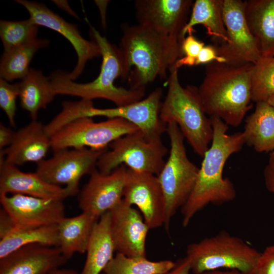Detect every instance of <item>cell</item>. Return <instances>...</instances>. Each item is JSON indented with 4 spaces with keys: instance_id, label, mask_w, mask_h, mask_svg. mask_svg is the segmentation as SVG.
Here are the masks:
<instances>
[{
    "instance_id": "cell-39",
    "label": "cell",
    "mask_w": 274,
    "mask_h": 274,
    "mask_svg": "<svg viewBox=\"0 0 274 274\" xmlns=\"http://www.w3.org/2000/svg\"><path fill=\"white\" fill-rule=\"evenodd\" d=\"M16 132L11 128L5 126L3 124H0V149L8 147L12 143Z\"/></svg>"
},
{
    "instance_id": "cell-33",
    "label": "cell",
    "mask_w": 274,
    "mask_h": 274,
    "mask_svg": "<svg viewBox=\"0 0 274 274\" xmlns=\"http://www.w3.org/2000/svg\"><path fill=\"white\" fill-rule=\"evenodd\" d=\"M19 96V84H10L0 79V107L6 114L10 125L16 126V99Z\"/></svg>"
},
{
    "instance_id": "cell-10",
    "label": "cell",
    "mask_w": 274,
    "mask_h": 274,
    "mask_svg": "<svg viewBox=\"0 0 274 274\" xmlns=\"http://www.w3.org/2000/svg\"><path fill=\"white\" fill-rule=\"evenodd\" d=\"M106 150L84 148L54 151L52 157L37 163L36 172L49 184L65 185L73 196L79 192L81 179L97 168L98 160Z\"/></svg>"
},
{
    "instance_id": "cell-11",
    "label": "cell",
    "mask_w": 274,
    "mask_h": 274,
    "mask_svg": "<svg viewBox=\"0 0 274 274\" xmlns=\"http://www.w3.org/2000/svg\"><path fill=\"white\" fill-rule=\"evenodd\" d=\"M222 14L227 41L214 45L218 55L233 64L255 63L262 56L246 20L245 1L223 0Z\"/></svg>"
},
{
    "instance_id": "cell-38",
    "label": "cell",
    "mask_w": 274,
    "mask_h": 274,
    "mask_svg": "<svg viewBox=\"0 0 274 274\" xmlns=\"http://www.w3.org/2000/svg\"><path fill=\"white\" fill-rule=\"evenodd\" d=\"M15 227L7 212L2 208L0 211V238L5 236Z\"/></svg>"
},
{
    "instance_id": "cell-15",
    "label": "cell",
    "mask_w": 274,
    "mask_h": 274,
    "mask_svg": "<svg viewBox=\"0 0 274 274\" xmlns=\"http://www.w3.org/2000/svg\"><path fill=\"white\" fill-rule=\"evenodd\" d=\"M127 167L121 165L109 174L96 168L89 175L88 182L78 193L82 212L99 219L123 199Z\"/></svg>"
},
{
    "instance_id": "cell-3",
    "label": "cell",
    "mask_w": 274,
    "mask_h": 274,
    "mask_svg": "<svg viewBox=\"0 0 274 274\" xmlns=\"http://www.w3.org/2000/svg\"><path fill=\"white\" fill-rule=\"evenodd\" d=\"M253 64H233L214 61L207 64L198 92L204 111L237 127L252 108L250 80Z\"/></svg>"
},
{
    "instance_id": "cell-30",
    "label": "cell",
    "mask_w": 274,
    "mask_h": 274,
    "mask_svg": "<svg viewBox=\"0 0 274 274\" xmlns=\"http://www.w3.org/2000/svg\"><path fill=\"white\" fill-rule=\"evenodd\" d=\"M170 260L153 261L146 257H129L117 253L102 271L104 274H163L172 269Z\"/></svg>"
},
{
    "instance_id": "cell-21",
    "label": "cell",
    "mask_w": 274,
    "mask_h": 274,
    "mask_svg": "<svg viewBox=\"0 0 274 274\" xmlns=\"http://www.w3.org/2000/svg\"><path fill=\"white\" fill-rule=\"evenodd\" d=\"M50 147V138L44 125L37 120H31L15 133L11 144L0 149L5 156V162L15 166L26 162L39 163L44 159Z\"/></svg>"
},
{
    "instance_id": "cell-40",
    "label": "cell",
    "mask_w": 274,
    "mask_h": 274,
    "mask_svg": "<svg viewBox=\"0 0 274 274\" xmlns=\"http://www.w3.org/2000/svg\"><path fill=\"white\" fill-rule=\"evenodd\" d=\"M191 272L189 262L185 257L178 259L172 269L163 274H190Z\"/></svg>"
},
{
    "instance_id": "cell-42",
    "label": "cell",
    "mask_w": 274,
    "mask_h": 274,
    "mask_svg": "<svg viewBox=\"0 0 274 274\" xmlns=\"http://www.w3.org/2000/svg\"><path fill=\"white\" fill-rule=\"evenodd\" d=\"M54 3L61 9L65 11L70 15L78 18L77 15L72 10L68 4L67 1H53Z\"/></svg>"
},
{
    "instance_id": "cell-9",
    "label": "cell",
    "mask_w": 274,
    "mask_h": 274,
    "mask_svg": "<svg viewBox=\"0 0 274 274\" xmlns=\"http://www.w3.org/2000/svg\"><path fill=\"white\" fill-rule=\"evenodd\" d=\"M139 129L120 118L95 122L91 118L72 121L50 137V147L54 151L69 148H88L102 150L116 139Z\"/></svg>"
},
{
    "instance_id": "cell-16",
    "label": "cell",
    "mask_w": 274,
    "mask_h": 274,
    "mask_svg": "<svg viewBox=\"0 0 274 274\" xmlns=\"http://www.w3.org/2000/svg\"><path fill=\"white\" fill-rule=\"evenodd\" d=\"M123 199L138 207L150 229L164 225L165 200L157 176L127 168Z\"/></svg>"
},
{
    "instance_id": "cell-46",
    "label": "cell",
    "mask_w": 274,
    "mask_h": 274,
    "mask_svg": "<svg viewBox=\"0 0 274 274\" xmlns=\"http://www.w3.org/2000/svg\"><path fill=\"white\" fill-rule=\"evenodd\" d=\"M101 274H104V273H101Z\"/></svg>"
},
{
    "instance_id": "cell-44",
    "label": "cell",
    "mask_w": 274,
    "mask_h": 274,
    "mask_svg": "<svg viewBox=\"0 0 274 274\" xmlns=\"http://www.w3.org/2000/svg\"><path fill=\"white\" fill-rule=\"evenodd\" d=\"M267 102L274 109V94L269 97Z\"/></svg>"
},
{
    "instance_id": "cell-13",
    "label": "cell",
    "mask_w": 274,
    "mask_h": 274,
    "mask_svg": "<svg viewBox=\"0 0 274 274\" xmlns=\"http://www.w3.org/2000/svg\"><path fill=\"white\" fill-rule=\"evenodd\" d=\"M0 202L17 228L57 225L65 217L63 200L61 199L12 194L0 195Z\"/></svg>"
},
{
    "instance_id": "cell-22",
    "label": "cell",
    "mask_w": 274,
    "mask_h": 274,
    "mask_svg": "<svg viewBox=\"0 0 274 274\" xmlns=\"http://www.w3.org/2000/svg\"><path fill=\"white\" fill-rule=\"evenodd\" d=\"M245 15L261 56H274V0H245Z\"/></svg>"
},
{
    "instance_id": "cell-1",
    "label": "cell",
    "mask_w": 274,
    "mask_h": 274,
    "mask_svg": "<svg viewBox=\"0 0 274 274\" xmlns=\"http://www.w3.org/2000/svg\"><path fill=\"white\" fill-rule=\"evenodd\" d=\"M213 129L211 146L203 160L193 190L181 208L182 224L187 227L193 217L209 204H222L236 196L234 186L223 170L228 159L245 144L243 132L227 133L229 127L219 117L210 116Z\"/></svg>"
},
{
    "instance_id": "cell-31",
    "label": "cell",
    "mask_w": 274,
    "mask_h": 274,
    "mask_svg": "<svg viewBox=\"0 0 274 274\" xmlns=\"http://www.w3.org/2000/svg\"><path fill=\"white\" fill-rule=\"evenodd\" d=\"M250 80L252 101L267 102L274 94V56H261L253 64Z\"/></svg>"
},
{
    "instance_id": "cell-34",
    "label": "cell",
    "mask_w": 274,
    "mask_h": 274,
    "mask_svg": "<svg viewBox=\"0 0 274 274\" xmlns=\"http://www.w3.org/2000/svg\"><path fill=\"white\" fill-rule=\"evenodd\" d=\"M204 46L203 42L197 40L192 34L188 35L181 45L183 56L178 59L173 67L178 70L182 66L195 65L197 57Z\"/></svg>"
},
{
    "instance_id": "cell-35",
    "label": "cell",
    "mask_w": 274,
    "mask_h": 274,
    "mask_svg": "<svg viewBox=\"0 0 274 274\" xmlns=\"http://www.w3.org/2000/svg\"><path fill=\"white\" fill-rule=\"evenodd\" d=\"M248 274H274V245L260 253L254 266Z\"/></svg>"
},
{
    "instance_id": "cell-14",
    "label": "cell",
    "mask_w": 274,
    "mask_h": 274,
    "mask_svg": "<svg viewBox=\"0 0 274 274\" xmlns=\"http://www.w3.org/2000/svg\"><path fill=\"white\" fill-rule=\"evenodd\" d=\"M29 14V19L39 26H42L58 32L66 39L76 52L78 61L73 71L68 73L73 81L83 72L88 61L101 56V50L96 42L88 41L81 35L76 25L70 23L55 13L44 4L36 2L17 0Z\"/></svg>"
},
{
    "instance_id": "cell-36",
    "label": "cell",
    "mask_w": 274,
    "mask_h": 274,
    "mask_svg": "<svg viewBox=\"0 0 274 274\" xmlns=\"http://www.w3.org/2000/svg\"><path fill=\"white\" fill-rule=\"evenodd\" d=\"M226 62L222 57L219 56L214 46H204L200 51L195 62V65L208 64L211 62Z\"/></svg>"
},
{
    "instance_id": "cell-43",
    "label": "cell",
    "mask_w": 274,
    "mask_h": 274,
    "mask_svg": "<svg viewBox=\"0 0 274 274\" xmlns=\"http://www.w3.org/2000/svg\"><path fill=\"white\" fill-rule=\"evenodd\" d=\"M49 274H80V273L73 269L58 268Z\"/></svg>"
},
{
    "instance_id": "cell-41",
    "label": "cell",
    "mask_w": 274,
    "mask_h": 274,
    "mask_svg": "<svg viewBox=\"0 0 274 274\" xmlns=\"http://www.w3.org/2000/svg\"><path fill=\"white\" fill-rule=\"evenodd\" d=\"M195 274H247L237 270L216 269L203 271Z\"/></svg>"
},
{
    "instance_id": "cell-5",
    "label": "cell",
    "mask_w": 274,
    "mask_h": 274,
    "mask_svg": "<svg viewBox=\"0 0 274 274\" xmlns=\"http://www.w3.org/2000/svg\"><path fill=\"white\" fill-rule=\"evenodd\" d=\"M178 70L173 67L169 70L167 90L161 103L160 118L166 124L175 122L194 152L202 157L213 139L211 121L204 111L197 87H183Z\"/></svg>"
},
{
    "instance_id": "cell-26",
    "label": "cell",
    "mask_w": 274,
    "mask_h": 274,
    "mask_svg": "<svg viewBox=\"0 0 274 274\" xmlns=\"http://www.w3.org/2000/svg\"><path fill=\"white\" fill-rule=\"evenodd\" d=\"M223 0H196L183 29V37L185 38L186 33L192 34L193 27L200 24L206 28L215 46L226 42L227 35L223 18Z\"/></svg>"
},
{
    "instance_id": "cell-20",
    "label": "cell",
    "mask_w": 274,
    "mask_h": 274,
    "mask_svg": "<svg viewBox=\"0 0 274 274\" xmlns=\"http://www.w3.org/2000/svg\"><path fill=\"white\" fill-rule=\"evenodd\" d=\"M9 193L63 200L71 196L65 187L46 182L36 172H23L17 166L2 161H0V195Z\"/></svg>"
},
{
    "instance_id": "cell-45",
    "label": "cell",
    "mask_w": 274,
    "mask_h": 274,
    "mask_svg": "<svg viewBox=\"0 0 274 274\" xmlns=\"http://www.w3.org/2000/svg\"><path fill=\"white\" fill-rule=\"evenodd\" d=\"M269 158L274 159V151L269 153Z\"/></svg>"
},
{
    "instance_id": "cell-37",
    "label": "cell",
    "mask_w": 274,
    "mask_h": 274,
    "mask_svg": "<svg viewBox=\"0 0 274 274\" xmlns=\"http://www.w3.org/2000/svg\"><path fill=\"white\" fill-rule=\"evenodd\" d=\"M263 178L267 190L274 196V159L269 158L263 170Z\"/></svg>"
},
{
    "instance_id": "cell-24",
    "label": "cell",
    "mask_w": 274,
    "mask_h": 274,
    "mask_svg": "<svg viewBox=\"0 0 274 274\" xmlns=\"http://www.w3.org/2000/svg\"><path fill=\"white\" fill-rule=\"evenodd\" d=\"M243 131L245 144L258 153L274 151V109L267 102L256 103L246 118Z\"/></svg>"
},
{
    "instance_id": "cell-17",
    "label": "cell",
    "mask_w": 274,
    "mask_h": 274,
    "mask_svg": "<svg viewBox=\"0 0 274 274\" xmlns=\"http://www.w3.org/2000/svg\"><path fill=\"white\" fill-rule=\"evenodd\" d=\"M162 94V89L158 87L144 99L127 105L107 109L93 106L88 112V117L122 118L137 126L148 139L161 138L167 127L160 118Z\"/></svg>"
},
{
    "instance_id": "cell-6",
    "label": "cell",
    "mask_w": 274,
    "mask_h": 274,
    "mask_svg": "<svg viewBox=\"0 0 274 274\" xmlns=\"http://www.w3.org/2000/svg\"><path fill=\"white\" fill-rule=\"evenodd\" d=\"M260 253L239 237L221 231L189 244L185 257L193 274L216 269L237 270L248 274Z\"/></svg>"
},
{
    "instance_id": "cell-25",
    "label": "cell",
    "mask_w": 274,
    "mask_h": 274,
    "mask_svg": "<svg viewBox=\"0 0 274 274\" xmlns=\"http://www.w3.org/2000/svg\"><path fill=\"white\" fill-rule=\"evenodd\" d=\"M98 219L82 212L73 217H64L57 224L58 247L66 259H70L76 253H86L91 233Z\"/></svg>"
},
{
    "instance_id": "cell-18",
    "label": "cell",
    "mask_w": 274,
    "mask_h": 274,
    "mask_svg": "<svg viewBox=\"0 0 274 274\" xmlns=\"http://www.w3.org/2000/svg\"><path fill=\"white\" fill-rule=\"evenodd\" d=\"M109 212L115 251L129 257H146L150 228L140 211L122 199Z\"/></svg>"
},
{
    "instance_id": "cell-7",
    "label": "cell",
    "mask_w": 274,
    "mask_h": 274,
    "mask_svg": "<svg viewBox=\"0 0 274 274\" xmlns=\"http://www.w3.org/2000/svg\"><path fill=\"white\" fill-rule=\"evenodd\" d=\"M166 132L170 141L169 156L157 177L165 200L163 226L168 231L172 218L185 204L193 190L199 167L188 158L185 138L177 124L168 123Z\"/></svg>"
},
{
    "instance_id": "cell-2",
    "label": "cell",
    "mask_w": 274,
    "mask_h": 274,
    "mask_svg": "<svg viewBox=\"0 0 274 274\" xmlns=\"http://www.w3.org/2000/svg\"><path fill=\"white\" fill-rule=\"evenodd\" d=\"M119 47L124 66L123 80L130 88H145L167 72L182 57V42L140 24L125 25Z\"/></svg>"
},
{
    "instance_id": "cell-4",
    "label": "cell",
    "mask_w": 274,
    "mask_h": 274,
    "mask_svg": "<svg viewBox=\"0 0 274 274\" xmlns=\"http://www.w3.org/2000/svg\"><path fill=\"white\" fill-rule=\"evenodd\" d=\"M90 26L92 39L97 43L101 50L102 63L99 74L90 82L79 83L69 77L68 73L55 71L49 78L56 94L78 96L89 100L104 98L111 101L116 107L142 99L145 94V88L126 89L115 85L117 78L123 79L124 77L123 61L119 49Z\"/></svg>"
},
{
    "instance_id": "cell-23",
    "label": "cell",
    "mask_w": 274,
    "mask_h": 274,
    "mask_svg": "<svg viewBox=\"0 0 274 274\" xmlns=\"http://www.w3.org/2000/svg\"><path fill=\"white\" fill-rule=\"evenodd\" d=\"M115 251L110 230V212L94 224L86 248V258L80 274H101L114 257Z\"/></svg>"
},
{
    "instance_id": "cell-27",
    "label": "cell",
    "mask_w": 274,
    "mask_h": 274,
    "mask_svg": "<svg viewBox=\"0 0 274 274\" xmlns=\"http://www.w3.org/2000/svg\"><path fill=\"white\" fill-rule=\"evenodd\" d=\"M19 84L21 107L28 112L31 120H37L39 111L46 108L57 95L49 78L41 71L30 68Z\"/></svg>"
},
{
    "instance_id": "cell-12",
    "label": "cell",
    "mask_w": 274,
    "mask_h": 274,
    "mask_svg": "<svg viewBox=\"0 0 274 274\" xmlns=\"http://www.w3.org/2000/svg\"><path fill=\"white\" fill-rule=\"evenodd\" d=\"M193 4L191 0H137L136 18L139 24L182 43Z\"/></svg>"
},
{
    "instance_id": "cell-28",
    "label": "cell",
    "mask_w": 274,
    "mask_h": 274,
    "mask_svg": "<svg viewBox=\"0 0 274 274\" xmlns=\"http://www.w3.org/2000/svg\"><path fill=\"white\" fill-rule=\"evenodd\" d=\"M33 244L59 247L57 225L30 228L15 227L0 238V259L21 247Z\"/></svg>"
},
{
    "instance_id": "cell-8",
    "label": "cell",
    "mask_w": 274,
    "mask_h": 274,
    "mask_svg": "<svg viewBox=\"0 0 274 274\" xmlns=\"http://www.w3.org/2000/svg\"><path fill=\"white\" fill-rule=\"evenodd\" d=\"M110 150L99 158L97 169L109 174L121 165L133 171L158 176L165 163L168 152L161 138L148 139L138 129L112 142Z\"/></svg>"
},
{
    "instance_id": "cell-19",
    "label": "cell",
    "mask_w": 274,
    "mask_h": 274,
    "mask_svg": "<svg viewBox=\"0 0 274 274\" xmlns=\"http://www.w3.org/2000/svg\"><path fill=\"white\" fill-rule=\"evenodd\" d=\"M58 247L33 244L0 259V274H49L67 261Z\"/></svg>"
},
{
    "instance_id": "cell-29",
    "label": "cell",
    "mask_w": 274,
    "mask_h": 274,
    "mask_svg": "<svg viewBox=\"0 0 274 274\" xmlns=\"http://www.w3.org/2000/svg\"><path fill=\"white\" fill-rule=\"evenodd\" d=\"M49 44L46 39L36 40L16 48L4 51L0 61V77L7 81L24 78L36 53Z\"/></svg>"
},
{
    "instance_id": "cell-32",
    "label": "cell",
    "mask_w": 274,
    "mask_h": 274,
    "mask_svg": "<svg viewBox=\"0 0 274 274\" xmlns=\"http://www.w3.org/2000/svg\"><path fill=\"white\" fill-rule=\"evenodd\" d=\"M39 26L29 18L21 21H0V37L4 50L25 45L37 38Z\"/></svg>"
}]
</instances>
